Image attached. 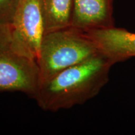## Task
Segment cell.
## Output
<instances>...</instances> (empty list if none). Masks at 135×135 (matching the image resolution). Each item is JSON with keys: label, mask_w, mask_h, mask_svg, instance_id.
I'll list each match as a JSON object with an SVG mask.
<instances>
[{"label": "cell", "mask_w": 135, "mask_h": 135, "mask_svg": "<svg viewBox=\"0 0 135 135\" xmlns=\"http://www.w3.org/2000/svg\"><path fill=\"white\" fill-rule=\"evenodd\" d=\"M113 65L99 53L41 81L33 99L43 110L53 112L85 103L107 84Z\"/></svg>", "instance_id": "6da1fadb"}, {"label": "cell", "mask_w": 135, "mask_h": 135, "mask_svg": "<svg viewBox=\"0 0 135 135\" xmlns=\"http://www.w3.org/2000/svg\"><path fill=\"white\" fill-rule=\"evenodd\" d=\"M40 81L36 57L15 35L11 23H0V92L34 98Z\"/></svg>", "instance_id": "7a4b0ae2"}, {"label": "cell", "mask_w": 135, "mask_h": 135, "mask_svg": "<svg viewBox=\"0 0 135 135\" xmlns=\"http://www.w3.org/2000/svg\"><path fill=\"white\" fill-rule=\"evenodd\" d=\"M99 53L88 34L73 26L45 34L38 59L40 82Z\"/></svg>", "instance_id": "3957f363"}, {"label": "cell", "mask_w": 135, "mask_h": 135, "mask_svg": "<svg viewBox=\"0 0 135 135\" xmlns=\"http://www.w3.org/2000/svg\"><path fill=\"white\" fill-rule=\"evenodd\" d=\"M11 26L15 35L38 60L45 35L43 18L38 0H20Z\"/></svg>", "instance_id": "277c9868"}, {"label": "cell", "mask_w": 135, "mask_h": 135, "mask_svg": "<svg viewBox=\"0 0 135 135\" xmlns=\"http://www.w3.org/2000/svg\"><path fill=\"white\" fill-rule=\"evenodd\" d=\"M86 33L113 65L135 57V33L113 26Z\"/></svg>", "instance_id": "5b68a950"}, {"label": "cell", "mask_w": 135, "mask_h": 135, "mask_svg": "<svg viewBox=\"0 0 135 135\" xmlns=\"http://www.w3.org/2000/svg\"><path fill=\"white\" fill-rule=\"evenodd\" d=\"M71 26L86 33L114 26L113 0H73Z\"/></svg>", "instance_id": "8992f818"}, {"label": "cell", "mask_w": 135, "mask_h": 135, "mask_svg": "<svg viewBox=\"0 0 135 135\" xmlns=\"http://www.w3.org/2000/svg\"><path fill=\"white\" fill-rule=\"evenodd\" d=\"M45 34L71 26L73 0H38Z\"/></svg>", "instance_id": "52a82bcc"}, {"label": "cell", "mask_w": 135, "mask_h": 135, "mask_svg": "<svg viewBox=\"0 0 135 135\" xmlns=\"http://www.w3.org/2000/svg\"><path fill=\"white\" fill-rule=\"evenodd\" d=\"M20 0H0V23H11Z\"/></svg>", "instance_id": "ba28073f"}]
</instances>
